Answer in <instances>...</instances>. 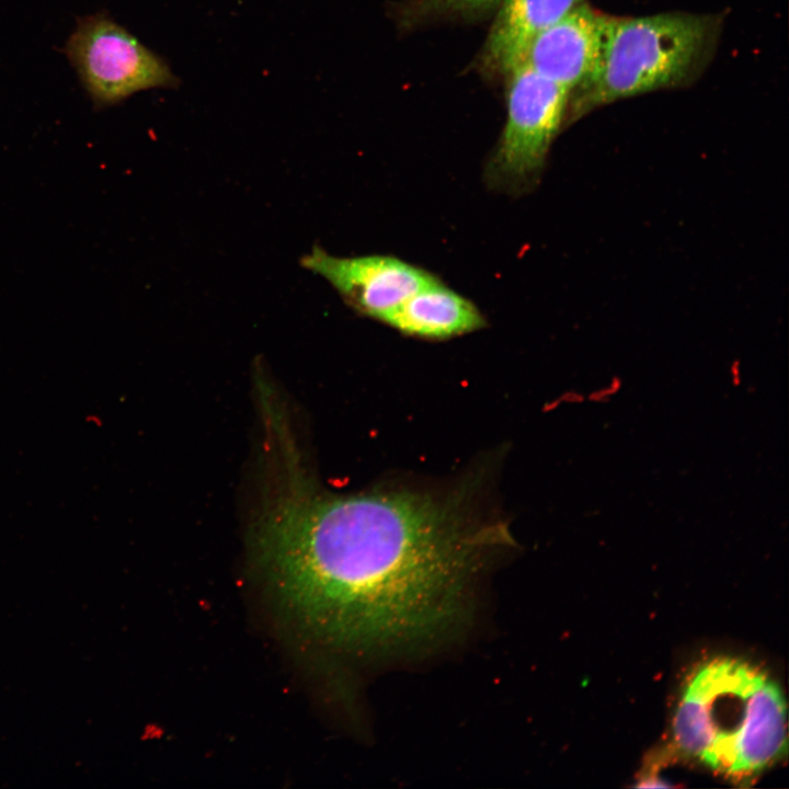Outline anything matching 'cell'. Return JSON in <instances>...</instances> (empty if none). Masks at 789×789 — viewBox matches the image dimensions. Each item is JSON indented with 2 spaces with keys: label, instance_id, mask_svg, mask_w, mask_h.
Wrapping results in <instances>:
<instances>
[{
  "label": "cell",
  "instance_id": "obj_1",
  "mask_svg": "<svg viewBox=\"0 0 789 789\" xmlns=\"http://www.w3.org/2000/svg\"><path fill=\"white\" fill-rule=\"evenodd\" d=\"M286 456L252 544L298 629L333 650L368 654L422 647L454 629L473 576L510 544L505 526L473 517L457 496L325 494Z\"/></svg>",
  "mask_w": 789,
  "mask_h": 789
},
{
  "label": "cell",
  "instance_id": "obj_2",
  "mask_svg": "<svg viewBox=\"0 0 789 789\" xmlns=\"http://www.w3.org/2000/svg\"><path fill=\"white\" fill-rule=\"evenodd\" d=\"M786 702L762 670L713 659L689 677L673 720L675 745L736 780L762 771L787 746Z\"/></svg>",
  "mask_w": 789,
  "mask_h": 789
},
{
  "label": "cell",
  "instance_id": "obj_3",
  "mask_svg": "<svg viewBox=\"0 0 789 789\" xmlns=\"http://www.w3.org/2000/svg\"><path fill=\"white\" fill-rule=\"evenodd\" d=\"M709 18L688 13L605 15L594 72L575 92L573 114L683 83L709 44Z\"/></svg>",
  "mask_w": 789,
  "mask_h": 789
},
{
  "label": "cell",
  "instance_id": "obj_4",
  "mask_svg": "<svg viewBox=\"0 0 789 789\" xmlns=\"http://www.w3.org/2000/svg\"><path fill=\"white\" fill-rule=\"evenodd\" d=\"M505 77L506 119L483 179L491 190L517 196L537 183L571 93L523 62Z\"/></svg>",
  "mask_w": 789,
  "mask_h": 789
},
{
  "label": "cell",
  "instance_id": "obj_5",
  "mask_svg": "<svg viewBox=\"0 0 789 789\" xmlns=\"http://www.w3.org/2000/svg\"><path fill=\"white\" fill-rule=\"evenodd\" d=\"M66 55L96 108L150 89H176L169 64L106 13L78 21Z\"/></svg>",
  "mask_w": 789,
  "mask_h": 789
},
{
  "label": "cell",
  "instance_id": "obj_6",
  "mask_svg": "<svg viewBox=\"0 0 789 789\" xmlns=\"http://www.w3.org/2000/svg\"><path fill=\"white\" fill-rule=\"evenodd\" d=\"M300 265L327 281L357 315L384 323L437 275L389 254L335 256L319 245Z\"/></svg>",
  "mask_w": 789,
  "mask_h": 789
},
{
  "label": "cell",
  "instance_id": "obj_7",
  "mask_svg": "<svg viewBox=\"0 0 789 789\" xmlns=\"http://www.w3.org/2000/svg\"><path fill=\"white\" fill-rule=\"evenodd\" d=\"M604 21L605 15L583 2L534 37L521 62L570 93L576 92L597 65Z\"/></svg>",
  "mask_w": 789,
  "mask_h": 789
},
{
  "label": "cell",
  "instance_id": "obj_8",
  "mask_svg": "<svg viewBox=\"0 0 789 789\" xmlns=\"http://www.w3.org/2000/svg\"><path fill=\"white\" fill-rule=\"evenodd\" d=\"M384 324L404 335L441 341L478 331L485 327L487 320L470 299L436 276L392 312Z\"/></svg>",
  "mask_w": 789,
  "mask_h": 789
},
{
  "label": "cell",
  "instance_id": "obj_9",
  "mask_svg": "<svg viewBox=\"0 0 789 789\" xmlns=\"http://www.w3.org/2000/svg\"><path fill=\"white\" fill-rule=\"evenodd\" d=\"M585 0H501L482 61L504 76L522 61L529 43Z\"/></svg>",
  "mask_w": 789,
  "mask_h": 789
},
{
  "label": "cell",
  "instance_id": "obj_10",
  "mask_svg": "<svg viewBox=\"0 0 789 789\" xmlns=\"http://www.w3.org/2000/svg\"><path fill=\"white\" fill-rule=\"evenodd\" d=\"M435 2L457 12H480L498 7L501 0H435Z\"/></svg>",
  "mask_w": 789,
  "mask_h": 789
}]
</instances>
